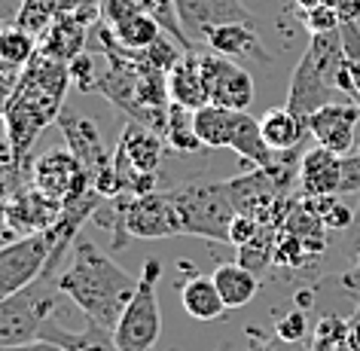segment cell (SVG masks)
Returning a JSON list of instances; mask_svg holds the SVG:
<instances>
[{"label": "cell", "instance_id": "1", "mask_svg": "<svg viewBox=\"0 0 360 351\" xmlns=\"http://www.w3.org/2000/svg\"><path fill=\"white\" fill-rule=\"evenodd\" d=\"M70 86V68L58 58H49L37 49L22 68L13 101L4 113L6 134H10V165L25 171L34 150V141L49 122L61 116V101Z\"/></svg>", "mask_w": 360, "mask_h": 351}, {"label": "cell", "instance_id": "2", "mask_svg": "<svg viewBox=\"0 0 360 351\" xmlns=\"http://www.w3.org/2000/svg\"><path fill=\"white\" fill-rule=\"evenodd\" d=\"M61 293L70 296L89 321L113 330L120 324L125 305L138 291V278H131L120 263H113L110 254H104L95 241L77 236L74 260L58 278Z\"/></svg>", "mask_w": 360, "mask_h": 351}, {"label": "cell", "instance_id": "3", "mask_svg": "<svg viewBox=\"0 0 360 351\" xmlns=\"http://www.w3.org/2000/svg\"><path fill=\"white\" fill-rule=\"evenodd\" d=\"M345 70V43H342V28L311 34L309 49L302 52L300 65L293 70L290 92H287V107L300 116H311L323 104L336 101L339 77Z\"/></svg>", "mask_w": 360, "mask_h": 351}, {"label": "cell", "instance_id": "4", "mask_svg": "<svg viewBox=\"0 0 360 351\" xmlns=\"http://www.w3.org/2000/svg\"><path fill=\"white\" fill-rule=\"evenodd\" d=\"M168 196L174 202V211L180 220V236L229 241V226L238 211L229 199L226 181L177 186V190H168Z\"/></svg>", "mask_w": 360, "mask_h": 351}, {"label": "cell", "instance_id": "5", "mask_svg": "<svg viewBox=\"0 0 360 351\" xmlns=\"http://www.w3.org/2000/svg\"><path fill=\"white\" fill-rule=\"evenodd\" d=\"M58 300H61V287L56 278H37L25 291L0 302V348L37 342L46 321L56 318Z\"/></svg>", "mask_w": 360, "mask_h": 351}, {"label": "cell", "instance_id": "6", "mask_svg": "<svg viewBox=\"0 0 360 351\" xmlns=\"http://www.w3.org/2000/svg\"><path fill=\"white\" fill-rule=\"evenodd\" d=\"M162 278L159 260H147L138 278V291L125 305L120 324L113 327V339L122 351H153L162 336V309L156 284Z\"/></svg>", "mask_w": 360, "mask_h": 351}, {"label": "cell", "instance_id": "7", "mask_svg": "<svg viewBox=\"0 0 360 351\" xmlns=\"http://www.w3.org/2000/svg\"><path fill=\"white\" fill-rule=\"evenodd\" d=\"M58 129L65 132L68 150L83 162L92 190L101 193L104 199L116 196V171H113V153L104 147V138L98 132V125L89 116L79 113H61L58 116Z\"/></svg>", "mask_w": 360, "mask_h": 351}, {"label": "cell", "instance_id": "8", "mask_svg": "<svg viewBox=\"0 0 360 351\" xmlns=\"http://www.w3.org/2000/svg\"><path fill=\"white\" fill-rule=\"evenodd\" d=\"M52 248H56V236L49 229L0 245V302L43 278Z\"/></svg>", "mask_w": 360, "mask_h": 351}, {"label": "cell", "instance_id": "9", "mask_svg": "<svg viewBox=\"0 0 360 351\" xmlns=\"http://www.w3.org/2000/svg\"><path fill=\"white\" fill-rule=\"evenodd\" d=\"M31 186L58 205H70L92 193V181H89L83 162L70 150H49L40 159H34Z\"/></svg>", "mask_w": 360, "mask_h": 351}, {"label": "cell", "instance_id": "10", "mask_svg": "<svg viewBox=\"0 0 360 351\" xmlns=\"http://www.w3.org/2000/svg\"><path fill=\"white\" fill-rule=\"evenodd\" d=\"M202 79L208 89L211 104L226 110H248L254 101V77L248 74L236 58H226L220 52H202Z\"/></svg>", "mask_w": 360, "mask_h": 351}, {"label": "cell", "instance_id": "11", "mask_svg": "<svg viewBox=\"0 0 360 351\" xmlns=\"http://www.w3.org/2000/svg\"><path fill=\"white\" fill-rule=\"evenodd\" d=\"M309 132L321 147H327L339 156H348L357 147V122H360V107L354 101H330L311 116H305Z\"/></svg>", "mask_w": 360, "mask_h": 351}, {"label": "cell", "instance_id": "12", "mask_svg": "<svg viewBox=\"0 0 360 351\" xmlns=\"http://www.w3.org/2000/svg\"><path fill=\"white\" fill-rule=\"evenodd\" d=\"M125 226H129L131 238H143V241L180 236V220L168 193H150L129 199V205H125Z\"/></svg>", "mask_w": 360, "mask_h": 351}, {"label": "cell", "instance_id": "13", "mask_svg": "<svg viewBox=\"0 0 360 351\" xmlns=\"http://www.w3.org/2000/svg\"><path fill=\"white\" fill-rule=\"evenodd\" d=\"M174 4L180 22H184V28L193 40L205 37V31L214 28V25H229V22L254 25V13L241 0H174Z\"/></svg>", "mask_w": 360, "mask_h": 351}, {"label": "cell", "instance_id": "14", "mask_svg": "<svg viewBox=\"0 0 360 351\" xmlns=\"http://www.w3.org/2000/svg\"><path fill=\"white\" fill-rule=\"evenodd\" d=\"M205 46L211 52H220L226 58H254L263 65H272V52L263 46L254 25L248 22H229V25H214L205 31Z\"/></svg>", "mask_w": 360, "mask_h": 351}, {"label": "cell", "instance_id": "15", "mask_svg": "<svg viewBox=\"0 0 360 351\" xmlns=\"http://www.w3.org/2000/svg\"><path fill=\"white\" fill-rule=\"evenodd\" d=\"M300 196H339L342 190V156L327 147L302 153L300 162Z\"/></svg>", "mask_w": 360, "mask_h": 351}, {"label": "cell", "instance_id": "16", "mask_svg": "<svg viewBox=\"0 0 360 351\" xmlns=\"http://www.w3.org/2000/svg\"><path fill=\"white\" fill-rule=\"evenodd\" d=\"M61 208L65 205L52 202L49 196H43L40 190H25L10 202L6 208V226L13 232H22V236H31V232H46L58 223Z\"/></svg>", "mask_w": 360, "mask_h": 351}, {"label": "cell", "instance_id": "17", "mask_svg": "<svg viewBox=\"0 0 360 351\" xmlns=\"http://www.w3.org/2000/svg\"><path fill=\"white\" fill-rule=\"evenodd\" d=\"M168 95L171 104L190 107V110H199V107L211 104L208 89H205L202 79V52L190 49L180 56V61L168 70Z\"/></svg>", "mask_w": 360, "mask_h": 351}, {"label": "cell", "instance_id": "18", "mask_svg": "<svg viewBox=\"0 0 360 351\" xmlns=\"http://www.w3.org/2000/svg\"><path fill=\"white\" fill-rule=\"evenodd\" d=\"M86 34H89L86 22H79L74 13H58L56 22L40 34V52L70 65L79 52H86Z\"/></svg>", "mask_w": 360, "mask_h": 351}, {"label": "cell", "instance_id": "19", "mask_svg": "<svg viewBox=\"0 0 360 351\" xmlns=\"http://www.w3.org/2000/svg\"><path fill=\"white\" fill-rule=\"evenodd\" d=\"M229 150H236L241 162L250 168H269L275 162V150L266 143L259 120H254L248 110L232 113V132H229Z\"/></svg>", "mask_w": 360, "mask_h": 351}, {"label": "cell", "instance_id": "20", "mask_svg": "<svg viewBox=\"0 0 360 351\" xmlns=\"http://www.w3.org/2000/svg\"><path fill=\"white\" fill-rule=\"evenodd\" d=\"M162 134L147 129V125L129 122L122 132L120 143H116V153L122 159H129L134 168L143 171V174H159V162H162Z\"/></svg>", "mask_w": 360, "mask_h": 351}, {"label": "cell", "instance_id": "21", "mask_svg": "<svg viewBox=\"0 0 360 351\" xmlns=\"http://www.w3.org/2000/svg\"><path fill=\"white\" fill-rule=\"evenodd\" d=\"M259 129H263V138L269 147L275 153H284V150L302 147V138L309 134V122H305V116L293 113L284 104V107H272V110L259 116Z\"/></svg>", "mask_w": 360, "mask_h": 351}, {"label": "cell", "instance_id": "22", "mask_svg": "<svg viewBox=\"0 0 360 351\" xmlns=\"http://www.w3.org/2000/svg\"><path fill=\"white\" fill-rule=\"evenodd\" d=\"M180 302H184V312L195 321H217L229 312L217 291V284H214V275L186 278V281L180 284Z\"/></svg>", "mask_w": 360, "mask_h": 351}, {"label": "cell", "instance_id": "23", "mask_svg": "<svg viewBox=\"0 0 360 351\" xmlns=\"http://www.w3.org/2000/svg\"><path fill=\"white\" fill-rule=\"evenodd\" d=\"M214 284L226 302V309H245V305L259 293V278L241 263H223L214 269Z\"/></svg>", "mask_w": 360, "mask_h": 351}, {"label": "cell", "instance_id": "24", "mask_svg": "<svg viewBox=\"0 0 360 351\" xmlns=\"http://www.w3.org/2000/svg\"><path fill=\"white\" fill-rule=\"evenodd\" d=\"M104 25V22H101ZM107 31L116 37V43L120 46H125L129 52H143L150 46V43H156L159 40V34H162V28L156 22L150 19L143 10H134L131 15H125L122 22H116V25H104Z\"/></svg>", "mask_w": 360, "mask_h": 351}, {"label": "cell", "instance_id": "25", "mask_svg": "<svg viewBox=\"0 0 360 351\" xmlns=\"http://www.w3.org/2000/svg\"><path fill=\"white\" fill-rule=\"evenodd\" d=\"M162 138L171 150L177 153H199L205 150V143L199 141V132H195V110L190 107H180V104H171L168 107V120H165V132Z\"/></svg>", "mask_w": 360, "mask_h": 351}, {"label": "cell", "instance_id": "26", "mask_svg": "<svg viewBox=\"0 0 360 351\" xmlns=\"http://www.w3.org/2000/svg\"><path fill=\"white\" fill-rule=\"evenodd\" d=\"M278 232L275 226H263L257 232L254 238L248 241V245L238 248V260L236 263H241L245 269H250L257 278H263L269 272V266H275V245H278Z\"/></svg>", "mask_w": 360, "mask_h": 351}, {"label": "cell", "instance_id": "27", "mask_svg": "<svg viewBox=\"0 0 360 351\" xmlns=\"http://www.w3.org/2000/svg\"><path fill=\"white\" fill-rule=\"evenodd\" d=\"M232 113L226 107L205 104L195 110V132L205 147H229V132H232Z\"/></svg>", "mask_w": 360, "mask_h": 351}, {"label": "cell", "instance_id": "28", "mask_svg": "<svg viewBox=\"0 0 360 351\" xmlns=\"http://www.w3.org/2000/svg\"><path fill=\"white\" fill-rule=\"evenodd\" d=\"M134 4H138L141 10L147 13L150 19L159 25L162 34H168L171 40H177L180 46H184V52L195 49V40L190 37V34H186L184 22H180V15H177V4H174V0H134Z\"/></svg>", "mask_w": 360, "mask_h": 351}, {"label": "cell", "instance_id": "29", "mask_svg": "<svg viewBox=\"0 0 360 351\" xmlns=\"http://www.w3.org/2000/svg\"><path fill=\"white\" fill-rule=\"evenodd\" d=\"M37 49H40V40H34V34L15 28V25L0 34V61L6 65V70H22L37 56Z\"/></svg>", "mask_w": 360, "mask_h": 351}, {"label": "cell", "instance_id": "30", "mask_svg": "<svg viewBox=\"0 0 360 351\" xmlns=\"http://www.w3.org/2000/svg\"><path fill=\"white\" fill-rule=\"evenodd\" d=\"M305 348L309 351H348V318H339V314L318 318Z\"/></svg>", "mask_w": 360, "mask_h": 351}, {"label": "cell", "instance_id": "31", "mask_svg": "<svg viewBox=\"0 0 360 351\" xmlns=\"http://www.w3.org/2000/svg\"><path fill=\"white\" fill-rule=\"evenodd\" d=\"M61 10V0H22L19 13H15V28L34 34V37H40L43 31L49 28L52 22H56V15Z\"/></svg>", "mask_w": 360, "mask_h": 351}, {"label": "cell", "instance_id": "32", "mask_svg": "<svg viewBox=\"0 0 360 351\" xmlns=\"http://www.w3.org/2000/svg\"><path fill=\"white\" fill-rule=\"evenodd\" d=\"M302 202L318 214L327 229L345 232V229H351V223H354V208L339 202V196H302Z\"/></svg>", "mask_w": 360, "mask_h": 351}, {"label": "cell", "instance_id": "33", "mask_svg": "<svg viewBox=\"0 0 360 351\" xmlns=\"http://www.w3.org/2000/svg\"><path fill=\"white\" fill-rule=\"evenodd\" d=\"M342 43H345V65L354 79V92L351 101L360 107V25L357 22H342Z\"/></svg>", "mask_w": 360, "mask_h": 351}, {"label": "cell", "instance_id": "34", "mask_svg": "<svg viewBox=\"0 0 360 351\" xmlns=\"http://www.w3.org/2000/svg\"><path fill=\"white\" fill-rule=\"evenodd\" d=\"M311 260L309 248L300 236H290V232H278V245H275V266H290V269H300Z\"/></svg>", "mask_w": 360, "mask_h": 351}, {"label": "cell", "instance_id": "35", "mask_svg": "<svg viewBox=\"0 0 360 351\" xmlns=\"http://www.w3.org/2000/svg\"><path fill=\"white\" fill-rule=\"evenodd\" d=\"M141 56L147 58V65L162 70V74H168V70L180 61V56H184V46H177V40H168L165 34H159V40L150 43V46L143 49Z\"/></svg>", "mask_w": 360, "mask_h": 351}, {"label": "cell", "instance_id": "36", "mask_svg": "<svg viewBox=\"0 0 360 351\" xmlns=\"http://www.w3.org/2000/svg\"><path fill=\"white\" fill-rule=\"evenodd\" d=\"M275 336L284 339V342H302L309 336V314L302 309H293V312H284L281 318L275 321Z\"/></svg>", "mask_w": 360, "mask_h": 351}, {"label": "cell", "instance_id": "37", "mask_svg": "<svg viewBox=\"0 0 360 351\" xmlns=\"http://www.w3.org/2000/svg\"><path fill=\"white\" fill-rule=\"evenodd\" d=\"M302 22L311 34H323V31H336L342 28V19H339V10L333 4H318L311 10H302Z\"/></svg>", "mask_w": 360, "mask_h": 351}, {"label": "cell", "instance_id": "38", "mask_svg": "<svg viewBox=\"0 0 360 351\" xmlns=\"http://www.w3.org/2000/svg\"><path fill=\"white\" fill-rule=\"evenodd\" d=\"M70 83H74L79 92H95V86H98V77H101V70L95 68V61L92 56H86V52H79V56L70 61Z\"/></svg>", "mask_w": 360, "mask_h": 351}, {"label": "cell", "instance_id": "39", "mask_svg": "<svg viewBox=\"0 0 360 351\" xmlns=\"http://www.w3.org/2000/svg\"><path fill=\"white\" fill-rule=\"evenodd\" d=\"M357 193L360 196V147L348 156H342V190L339 196H351Z\"/></svg>", "mask_w": 360, "mask_h": 351}, {"label": "cell", "instance_id": "40", "mask_svg": "<svg viewBox=\"0 0 360 351\" xmlns=\"http://www.w3.org/2000/svg\"><path fill=\"white\" fill-rule=\"evenodd\" d=\"M259 229H263V223L257 217H250V214H236V220H232V226H229V245H236V248L248 245Z\"/></svg>", "mask_w": 360, "mask_h": 351}, {"label": "cell", "instance_id": "41", "mask_svg": "<svg viewBox=\"0 0 360 351\" xmlns=\"http://www.w3.org/2000/svg\"><path fill=\"white\" fill-rule=\"evenodd\" d=\"M248 351H309L302 348V342H284L278 336H263V333H254L250 330V345Z\"/></svg>", "mask_w": 360, "mask_h": 351}, {"label": "cell", "instance_id": "42", "mask_svg": "<svg viewBox=\"0 0 360 351\" xmlns=\"http://www.w3.org/2000/svg\"><path fill=\"white\" fill-rule=\"evenodd\" d=\"M339 287H342V293L351 296V300H354V305L360 309V266L345 269V272L339 275Z\"/></svg>", "mask_w": 360, "mask_h": 351}, {"label": "cell", "instance_id": "43", "mask_svg": "<svg viewBox=\"0 0 360 351\" xmlns=\"http://www.w3.org/2000/svg\"><path fill=\"white\" fill-rule=\"evenodd\" d=\"M19 74H22V70H6V74H0V116L6 113V107H10V101H13Z\"/></svg>", "mask_w": 360, "mask_h": 351}, {"label": "cell", "instance_id": "44", "mask_svg": "<svg viewBox=\"0 0 360 351\" xmlns=\"http://www.w3.org/2000/svg\"><path fill=\"white\" fill-rule=\"evenodd\" d=\"M351 238H348V257H351V266H360V199H357V208H354V223H351Z\"/></svg>", "mask_w": 360, "mask_h": 351}, {"label": "cell", "instance_id": "45", "mask_svg": "<svg viewBox=\"0 0 360 351\" xmlns=\"http://www.w3.org/2000/svg\"><path fill=\"white\" fill-rule=\"evenodd\" d=\"M336 10L342 22H357L360 19V0H336Z\"/></svg>", "mask_w": 360, "mask_h": 351}, {"label": "cell", "instance_id": "46", "mask_svg": "<svg viewBox=\"0 0 360 351\" xmlns=\"http://www.w3.org/2000/svg\"><path fill=\"white\" fill-rule=\"evenodd\" d=\"M348 351H360V309L348 318Z\"/></svg>", "mask_w": 360, "mask_h": 351}, {"label": "cell", "instance_id": "47", "mask_svg": "<svg viewBox=\"0 0 360 351\" xmlns=\"http://www.w3.org/2000/svg\"><path fill=\"white\" fill-rule=\"evenodd\" d=\"M0 351H68L56 345V342H46V339H37V342H28V345H15V348H0Z\"/></svg>", "mask_w": 360, "mask_h": 351}, {"label": "cell", "instance_id": "48", "mask_svg": "<svg viewBox=\"0 0 360 351\" xmlns=\"http://www.w3.org/2000/svg\"><path fill=\"white\" fill-rule=\"evenodd\" d=\"M4 31H6V25H4V22H0V34H4Z\"/></svg>", "mask_w": 360, "mask_h": 351}, {"label": "cell", "instance_id": "49", "mask_svg": "<svg viewBox=\"0 0 360 351\" xmlns=\"http://www.w3.org/2000/svg\"><path fill=\"white\" fill-rule=\"evenodd\" d=\"M357 147H360V143H357Z\"/></svg>", "mask_w": 360, "mask_h": 351}]
</instances>
